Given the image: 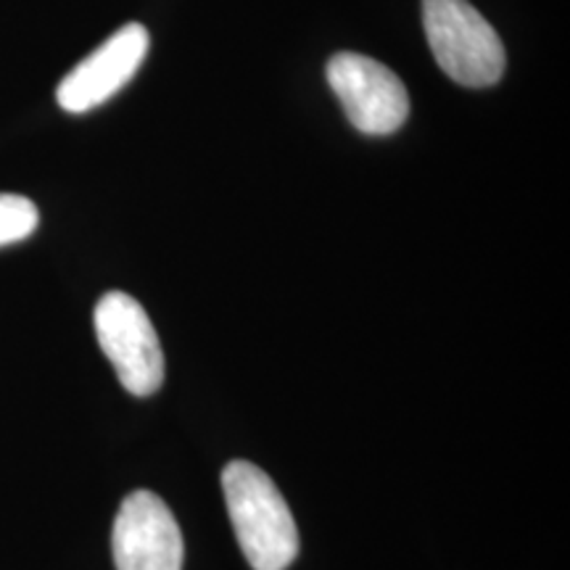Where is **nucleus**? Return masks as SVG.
Segmentation results:
<instances>
[{
	"label": "nucleus",
	"instance_id": "obj_4",
	"mask_svg": "<svg viewBox=\"0 0 570 570\" xmlns=\"http://www.w3.org/2000/svg\"><path fill=\"white\" fill-rule=\"evenodd\" d=\"M327 82L348 122L365 135H391L410 114L404 82L389 67L362 53H336L327 61Z\"/></svg>",
	"mask_w": 570,
	"mask_h": 570
},
{
	"label": "nucleus",
	"instance_id": "obj_6",
	"mask_svg": "<svg viewBox=\"0 0 570 570\" xmlns=\"http://www.w3.org/2000/svg\"><path fill=\"white\" fill-rule=\"evenodd\" d=\"M148 42H151L148 30L138 21H130L122 30L114 32L98 51H92L63 77L56 90L61 109L85 114L109 101L114 92L122 90L140 69L148 53Z\"/></svg>",
	"mask_w": 570,
	"mask_h": 570
},
{
	"label": "nucleus",
	"instance_id": "obj_3",
	"mask_svg": "<svg viewBox=\"0 0 570 570\" xmlns=\"http://www.w3.org/2000/svg\"><path fill=\"white\" fill-rule=\"evenodd\" d=\"M98 344L117 370L119 383L132 396H151L164 383V352L151 317L138 298L122 291H109L96 304Z\"/></svg>",
	"mask_w": 570,
	"mask_h": 570
},
{
	"label": "nucleus",
	"instance_id": "obj_1",
	"mask_svg": "<svg viewBox=\"0 0 570 570\" xmlns=\"http://www.w3.org/2000/svg\"><path fill=\"white\" fill-rule=\"evenodd\" d=\"M223 491L248 566L254 570L288 568L298 554V529L275 481L254 462L233 460L223 470Z\"/></svg>",
	"mask_w": 570,
	"mask_h": 570
},
{
	"label": "nucleus",
	"instance_id": "obj_7",
	"mask_svg": "<svg viewBox=\"0 0 570 570\" xmlns=\"http://www.w3.org/2000/svg\"><path fill=\"white\" fill-rule=\"evenodd\" d=\"M40 223L38 206L27 196L0 194V246L30 238Z\"/></svg>",
	"mask_w": 570,
	"mask_h": 570
},
{
	"label": "nucleus",
	"instance_id": "obj_2",
	"mask_svg": "<svg viewBox=\"0 0 570 570\" xmlns=\"http://www.w3.org/2000/svg\"><path fill=\"white\" fill-rule=\"evenodd\" d=\"M428 46L441 71L465 88H491L502 80L504 46L470 0H423Z\"/></svg>",
	"mask_w": 570,
	"mask_h": 570
},
{
	"label": "nucleus",
	"instance_id": "obj_5",
	"mask_svg": "<svg viewBox=\"0 0 570 570\" xmlns=\"http://www.w3.org/2000/svg\"><path fill=\"white\" fill-rule=\"evenodd\" d=\"M111 552L117 570H183L180 525L161 497L132 491L114 518Z\"/></svg>",
	"mask_w": 570,
	"mask_h": 570
}]
</instances>
